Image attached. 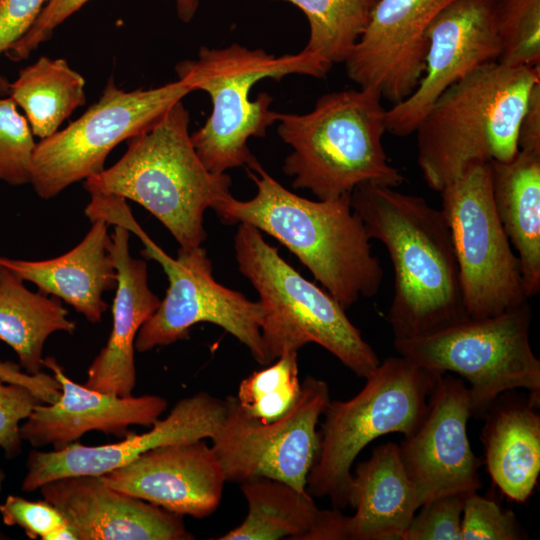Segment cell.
<instances>
[{"label":"cell","mask_w":540,"mask_h":540,"mask_svg":"<svg viewBox=\"0 0 540 540\" xmlns=\"http://www.w3.org/2000/svg\"><path fill=\"white\" fill-rule=\"evenodd\" d=\"M370 239L387 249L394 295L387 320L394 340L410 339L468 317L449 227L421 196L365 182L350 194Z\"/></svg>","instance_id":"1"},{"label":"cell","mask_w":540,"mask_h":540,"mask_svg":"<svg viewBox=\"0 0 540 540\" xmlns=\"http://www.w3.org/2000/svg\"><path fill=\"white\" fill-rule=\"evenodd\" d=\"M245 169L256 195L215 205L222 223H246L275 238L345 309L378 293L383 270L350 194L313 201L283 187L257 159Z\"/></svg>","instance_id":"2"},{"label":"cell","mask_w":540,"mask_h":540,"mask_svg":"<svg viewBox=\"0 0 540 540\" xmlns=\"http://www.w3.org/2000/svg\"><path fill=\"white\" fill-rule=\"evenodd\" d=\"M540 66L482 64L448 87L419 122L417 161L440 192L469 167L507 162L518 152L519 124Z\"/></svg>","instance_id":"3"},{"label":"cell","mask_w":540,"mask_h":540,"mask_svg":"<svg viewBox=\"0 0 540 540\" xmlns=\"http://www.w3.org/2000/svg\"><path fill=\"white\" fill-rule=\"evenodd\" d=\"M182 100L152 126L128 139L124 155L110 168L84 180L90 193L114 195L140 204L156 217L180 248L201 246L204 213L231 195V178L209 171L189 133Z\"/></svg>","instance_id":"4"},{"label":"cell","mask_w":540,"mask_h":540,"mask_svg":"<svg viewBox=\"0 0 540 540\" xmlns=\"http://www.w3.org/2000/svg\"><path fill=\"white\" fill-rule=\"evenodd\" d=\"M381 99L373 89H346L322 95L308 113H278V135L292 148L282 167L292 187L327 200L365 182L400 186L404 177L382 144L387 109Z\"/></svg>","instance_id":"5"},{"label":"cell","mask_w":540,"mask_h":540,"mask_svg":"<svg viewBox=\"0 0 540 540\" xmlns=\"http://www.w3.org/2000/svg\"><path fill=\"white\" fill-rule=\"evenodd\" d=\"M175 71L192 92L204 91L211 99V113L191 134V140L206 168L216 174L246 167L255 160L248 140L264 137L267 128L277 121L278 113L270 109L273 98L268 93H260L255 100L249 98L257 82L280 80L291 74L323 78L329 72L303 49L276 57L236 43L221 49L202 46L195 60L179 62Z\"/></svg>","instance_id":"6"},{"label":"cell","mask_w":540,"mask_h":540,"mask_svg":"<svg viewBox=\"0 0 540 540\" xmlns=\"http://www.w3.org/2000/svg\"><path fill=\"white\" fill-rule=\"evenodd\" d=\"M234 249L239 271L256 289L264 308L261 337L269 364L286 351L316 343L360 378L376 369L377 353L345 308L288 264L259 229L239 224Z\"/></svg>","instance_id":"7"},{"label":"cell","mask_w":540,"mask_h":540,"mask_svg":"<svg viewBox=\"0 0 540 540\" xmlns=\"http://www.w3.org/2000/svg\"><path fill=\"white\" fill-rule=\"evenodd\" d=\"M84 213L90 221L103 219L134 233L144 245L142 255L157 261L168 278L164 299L138 332V352L187 339L195 324L208 322L238 339L256 362L269 364L261 337L263 305L218 283L204 248H180L177 257L171 258L137 223L126 199L118 196L92 194Z\"/></svg>","instance_id":"8"},{"label":"cell","mask_w":540,"mask_h":540,"mask_svg":"<svg viewBox=\"0 0 540 540\" xmlns=\"http://www.w3.org/2000/svg\"><path fill=\"white\" fill-rule=\"evenodd\" d=\"M442 373L404 356L389 357L366 377L348 400H330L319 430L317 458L308 474V493L327 497L335 508L349 506L352 465L374 439L411 434L422 421L429 396Z\"/></svg>","instance_id":"9"},{"label":"cell","mask_w":540,"mask_h":540,"mask_svg":"<svg viewBox=\"0 0 540 540\" xmlns=\"http://www.w3.org/2000/svg\"><path fill=\"white\" fill-rule=\"evenodd\" d=\"M531 320L527 301L494 316L467 318L393 344L401 356L422 367L465 378L472 417L483 418L508 391L525 389L539 404L540 361L530 344Z\"/></svg>","instance_id":"10"},{"label":"cell","mask_w":540,"mask_h":540,"mask_svg":"<svg viewBox=\"0 0 540 540\" xmlns=\"http://www.w3.org/2000/svg\"><path fill=\"white\" fill-rule=\"evenodd\" d=\"M192 90L182 80L151 89L123 90L110 78L97 102L66 128L37 142L31 185L43 199L102 172L121 142L152 126Z\"/></svg>","instance_id":"11"},{"label":"cell","mask_w":540,"mask_h":540,"mask_svg":"<svg viewBox=\"0 0 540 540\" xmlns=\"http://www.w3.org/2000/svg\"><path fill=\"white\" fill-rule=\"evenodd\" d=\"M440 193L468 317L527 302L518 257L495 210L490 162L472 165Z\"/></svg>","instance_id":"12"},{"label":"cell","mask_w":540,"mask_h":540,"mask_svg":"<svg viewBox=\"0 0 540 540\" xmlns=\"http://www.w3.org/2000/svg\"><path fill=\"white\" fill-rule=\"evenodd\" d=\"M330 400L328 384L307 376L291 410L264 422L246 414L236 396H227L225 416L211 437L226 481L268 477L305 491L319 451L317 425Z\"/></svg>","instance_id":"13"},{"label":"cell","mask_w":540,"mask_h":540,"mask_svg":"<svg viewBox=\"0 0 540 540\" xmlns=\"http://www.w3.org/2000/svg\"><path fill=\"white\" fill-rule=\"evenodd\" d=\"M472 417L468 387L442 373L418 427L398 444L405 472L420 507L451 494L477 492L481 461L471 449L467 423Z\"/></svg>","instance_id":"14"},{"label":"cell","mask_w":540,"mask_h":540,"mask_svg":"<svg viewBox=\"0 0 540 540\" xmlns=\"http://www.w3.org/2000/svg\"><path fill=\"white\" fill-rule=\"evenodd\" d=\"M424 74L413 93L386 110V130L412 134L435 100L478 66L498 60L494 0H453L431 22Z\"/></svg>","instance_id":"15"},{"label":"cell","mask_w":540,"mask_h":540,"mask_svg":"<svg viewBox=\"0 0 540 540\" xmlns=\"http://www.w3.org/2000/svg\"><path fill=\"white\" fill-rule=\"evenodd\" d=\"M453 0H378L344 62L349 79L397 104L425 70L428 28Z\"/></svg>","instance_id":"16"},{"label":"cell","mask_w":540,"mask_h":540,"mask_svg":"<svg viewBox=\"0 0 540 540\" xmlns=\"http://www.w3.org/2000/svg\"><path fill=\"white\" fill-rule=\"evenodd\" d=\"M225 399L197 392L180 399L164 419H158L147 432H128L122 440L103 445L79 441L59 450L33 448L26 459L21 483L24 492L39 490L44 484L68 476L104 475L129 464L146 451L171 443L211 439L225 416Z\"/></svg>","instance_id":"17"},{"label":"cell","mask_w":540,"mask_h":540,"mask_svg":"<svg viewBox=\"0 0 540 540\" xmlns=\"http://www.w3.org/2000/svg\"><path fill=\"white\" fill-rule=\"evenodd\" d=\"M206 439L162 445L100 477L112 488L170 512L202 519L222 500L224 470Z\"/></svg>","instance_id":"18"},{"label":"cell","mask_w":540,"mask_h":540,"mask_svg":"<svg viewBox=\"0 0 540 540\" xmlns=\"http://www.w3.org/2000/svg\"><path fill=\"white\" fill-rule=\"evenodd\" d=\"M43 363L61 392L56 401L38 404L21 423L20 436L32 448L63 449L91 431L123 438L129 426H152L168 406L158 395L118 396L90 389L70 379L54 357H44Z\"/></svg>","instance_id":"19"},{"label":"cell","mask_w":540,"mask_h":540,"mask_svg":"<svg viewBox=\"0 0 540 540\" xmlns=\"http://www.w3.org/2000/svg\"><path fill=\"white\" fill-rule=\"evenodd\" d=\"M77 540H191L182 515L107 485L100 476L62 477L40 487Z\"/></svg>","instance_id":"20"},{"label":"cell","mask_w":540,"mask_h":540,"mask_svg":"<svg viewBox=\"0 0 540 540\" xmlns=\"http://www.w3.org/2000/svg\"><path fill=\"white\" fill-rule=\"evenodd\" d=\"M109 250L117 269L112 304V329L106 345L87 370L85 386L118 396H130L136 385L135 340L161 300L148 284L147 264L129 251L130 232L114 225Z\"/></svg>","instance_id":"21"},{"label":"cell","mask_w":540,"mask_h":540,"mask_svg":"<svg viewBox=\"0 0 540 540\" xmlns=\"http://www.w3.org/2000/svg\"><path fill=\"white\" fill-rule=\"evenodd\" d=\"M91 223L81 242L63 255L41 261L0 256V266L98 323L108 308L103 293L117 286V269L109 250V224L103 219Z\"/></svg>","instance_id":"22"},{"label":"cell","mask_w":540,"mask_h":540,"mask_svg":"<svg viewBox=\"0 0 540 540\" xmlns=\"http://www.w3.org/2000/svg\"><path fill=\"white\" fill-rule=\"evenodd\" d=\"M241 491L248 504L247 515L219 540H348V516L338 508H318L307 490L254 477L241 482Z\"/></svg>","instance_id":"23"},{"label":"cell","mask_w":540,"mask_h":540,"mask_svg":"<svg viewBox=\"0 0 540 540\" xmlns=\"http://www.w3.org/2000/svg\"><path fill=\"white\" fill-rule=\"evenodd\" d=\"M348 540H402L420 504L398 444L376 447L357 464L349 486Z\"/></svg>","instance_id":"24"},{"label":"cell","mask_w":540,"mask_h":540,"mask_svg":"<svg viewBox=\"0 0 540 540\" xmlns=\"http://www.w3.org/2000/svg\"><path fill=\"white\" fill-rule=\"evenodd\" d=\"M539 404L529 397L501 394L484 415L481 441L487 470L510 499L525 502L540 473Z\"/></svg>","instance_id":"25"},{"label":"cell","mask_w":540,"mask_h":540,"mask_svg":"<svg viewBox=\"0 0 540 540\" xmlns=\"http://www.w3.org/2000/svg\"><path fill=\"white\" fill-rule=\"evenodd\" d=\"M490 166L495 210L516 250L529 299L540 290V152L518 150L510 161Z\"/></svg>","instance_id":"26"},{"label":"cell","mask_w":540,"mask_h":540,"mask_svg":"<svg viewBox=\"0 0 540 540\" xmlns=\"http://www.w3.org/2000/svg\"><path fill=\"white\" fill-rule=\"evenodd\" d=\"M76 329L60 299L29 290L21 278L0 266V341L15 352L24 372L41 373L46 340L53 333L73 334Z\"/></svg>","instance_id":"27"},{"label":"cell","mask_w":540,"mask_h":540,"mask_svg":"<svg viewBox=\"0 0 540 540\" xmlns=\"http://www.w3.org/2000/svg\"><path fill=\"white\" fill-rule=\"evenodd\" d=\"M8 95L25 112L34 136L44 139L85 104V79L65 59L41 56L19 71Z\"/></svg>","instance_id":"28"},{"label":"cell","mask_w":540,"mask_h":540,"mask_svg":"<svg viewBox=\"0 0 540 540\" xmlns=\"http://www.w3.org/2000/svg\"><path fill=\"white\" fill-rule=\"evenodd\" d=\"M302 10L309 23L303 50L326 69L345 62L363 32L370 9L363 0H281Z\"/></svg>","instance_id":"29"},{"label":"cell","mask_w":540,"mask_h":540,"mask_svg":"<svg viewBox=\"0 0 540 540\" xmlns=\"http://www.w3.org/2000/svg\"><path fill=\"white\" fill-rule=\"evenodd\" d=\"M300 393L297 351H286L266 368L244 378L236 398L246 414L270 422L290 411Z\"/></svg>","instance_id":"30"},{"label":"cell","mask_w":540,"mask_h":540,"mask_svg":"<svg viewBox=\"0 0 540 540\" xmlns=\"http://www.w3.org/2000/svg\"><path fill=\"white\" fill-rule=\"evenodd\" d=\"M501 52L498 62L540 66V0H494Z\"/></svg>","instance_id":"31"},{"label":"cell","mask_w":540,"mask_h":540,"mask_svg":"<svg viewBox=\"0 0 540 540\" xmlns=\"http://www.w3.org/2000/svg\"><path fill=\"white\" fill-rule=\"evenodd\" d=\"M37 142L31 127L12 98H0V180L20 186L31 183Z\"/></svg>","instance_id":"32"},{"label":"cell","mask_w":540,"mask_h":540,"mask_svg":"<svg viewBox=\"0 0 540 540\" xmlns=\"http://www.w3.org/2000/svg\"><path fill=\"white\" fill-rule=\"evenodd\" d=\"M2 522L19 526L30 539L77 540L65 516L46 500L32 501L17 495H8L0 502Z\"/></svg>","instance_id":"33"},{"label":"cell","mask_w":540,"mask_h":540,"mask_svg":"<svg viewBox=\"0 0 540 540\" xmlns=\"http://www.w3.org/2000/svg\"><path fill=\"white\" fill-rule=\"evenodd\" d=\"M515 514L495 501L472 492L465 497L461 540H518L522 539Z\"/></svg>","instance_id":"34"},{"label":"cell","mask_w":540,"mask_h":540,"mask_svg":"<svg viewBox=\"0 0 540 540\" xmlns=\"http://www.w3.org/2000/svg\"><path fill=\"white\" fill-rule=\"evenodd\" d=\"M464 494L434 499L416 512L402 540H461Z\"/></svg>","instance_id":"35"},{"label":"cell","mask_w":540,"mask_h":540,"mask_svg":"<svg viewBox=\"0 0 540 540\" xmlns=\"http://www.w3.org/2000/svg\"><path fill=\"white\" fill-rule=\"evenodd\" d=\"M40 403L31 390L0 375V448L7 458L21 453L20 425Z\"/></svg>","instance_id":"36"},{"label":"cell","mask_w":540,"mask_h":540,"mask_svg":"<svg viewBox=\"0 0 540 540\" xmlns=\"http://www.w3.org/2000/svg\"><path fill=\"white\" fill-rule=\"evenodd\" d=\"M89 0H49L31 28L5 54L12 61H21L49 40L55 29Z\"/></svg>","instance_id":"37"},{"label":"cell","mask_w":540,"mask_h":540,"mask_svg":"<svg viewBox=\"0 0 540 540\" xmlns=\"http://www.w3.org/2000/svg\"><path fill=\"white\" fill-rule=\"evenodd\" d=\"M49 0H0V55L34 24ZM9 82L0 75V96L8 95Z\"/></svg>","instance_id":"38"},{"label":"cell","mask_w":540,"mask_h":540,"mask_svg":"<svg viewBox=\"0 0 540 540\" xmlns=\"http://www.w3.org/2000/svg\"><path fill=\"white\" fill-rule=\"evenodd\" d=\"M0 375L8 382L28 388L44 403H52L60 395V385L52 374L42 371L37 375H30L23 372L19 364L0 360Z\"/></svg>","instance_id":"39"},{"label":"cell","mask_w":540,"mask_h":540,"mask_svg":"<svg viewBox=\"0 0 540 540\" xmlns=\"http://www.w3.org/2000/svg\"><path fill=\"white\" fill-rule=\"evenodd\" d=\"M518 150L540 152V81L531 89L517 137Z\"/></svg>","instance_id":"40"},{"label":"cell","mask_w":540,"mask_h":540,"mask_svg":"<svg viewBox=\"0 0 540 540\" xmlns=\"http://www.w3.org/2000/svg\"><path fill=\"white\" fill-rule=\"evenodd\" d=\"M200 0H175L178 17L183 22H190L195 16Z\"/></svg>","instance_id":"41"},{"label":"cell","mask_w":540,"mask_h":540,"mask_svg":"<svg viewBox=\"0 0 540 540\" xmlns=\"http://www.w3.org/2000/svg\"><path fill=\"white\" fill-rule=\"evenodd\" d=\"M5 478H6L5 472H4V470L0 467V494H1V492H2V488H3V484H4V481H5Z\"/></svg>","instance_id":"42"},{"label":"cell","mask_w":540,"mask_h":540,"mask_svg":"<svg viewBox=\"0 0 540 540\" xmlns=\"http://www.w3.org/2000/svg\"><path fill=\"white\" fill-rule=\"evenodd\" d=\"M378 0H363V2L371 9Z\"/></svg>","instance_id":"43"},{"label":"cell","mask_w":540,"mask_h":540,"mask_svg":"<svg viewBox=\"0 0 540 540\" xmlns=\"http://www.w3.org/2000/svg\"><path fill=\"white\" fill-rule=\"evenodd\" d=\"M5 538H6L5 535L0 533V539H5Z\"/></svg>","instance_id":"44"}]
</instances>
